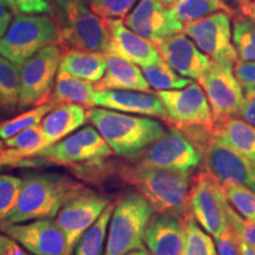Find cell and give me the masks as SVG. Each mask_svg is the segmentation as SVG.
Segmentation results:
<instances>
[{
  "instance_id": "obj_1",
  "label": "cell",
  "mask_w": 255,
  "mask_h": 255,
  "mask_svg": "<svg viewBox=\"0 0 255 255\" xmlns=\"http://www.w3.org/2000/svg\"><path fill=\"white\" fill-rule=\"evenodd\" d=\"M21 178L17 205L2 223L13 225L56 218L71 197L87 188L71 177L56 173H26Z\"/></svg>"
},
{
  "instance_id": "obj_2",
  "label": "cell",
  "mask_w": 255,
  "mask_h": 255,
  "mask_svg": "<svg viewBox=\"0 0 255 255\" xmlns=\"http://www.w3.org/2000/svg\"><path fill=\"white\" fill-rule=\"evenodd\" d=\"M120 173L150 203L155 212L184 218L189 213V174L127 163Z\"/></svg>"
},
{
  "instance_id": "obj_3",
  "label": "cell",
  "mask_w": 255,
  "mask_h": 255,
  "mask_svg": "<svg viewBox=\"0 0 255 255\" xmlns=\"http://www.w3.org/2000/svg\"><path fill=\"white\" fill-rule=\"evenodd\" d=\"M88 117L114 154L127 158L144 150L165 133L163 126L150 117L95 107L88 110Z\"/></svg>"
},
{
  "instance_id": "obj_4",
  "label": "cell",
  "mask_w": 255,
  "mask_h": 255,
  "mask_svg": "<svg viewBox=\"0 0 255 255\" xmlns=\"http://www.w3.org/2000/svg\"><path fill=\"white\" fill-rule=\"evenodd\" d=\"M155 210L138 191H128L115 205L103 255L145 250L146 226Z\"/></svg>"
},
{
  "instance_id": "obj_5",
  "label": "cell",
  "mask_w": 255,
  "mask_h": 255,
  "mask_svg": "<svg viewBox=\"0 0 255 255\" xmlns=\"http://www.w3.org/2000/svg\"><path fill=\"white\" fill-rule=\"evenodd\" d=\"M60 24L49 14L19 13L0 39V55L21 66L25 60L49 45H57Z\"/></svg>"
},
{
  "instance_id": "obj_6",
  "label": "cell",
  "mask_w": 255,
  "mask_h": 255,
  "mask_svg": "<svg viewBox=\"0 0 255 255\" xmlns=\"http://www.w3.org/2000/svg\"><path fill=\"white\" fill-rule=\"evenodd\" d=\"M58 45L63 53L69 50L108 52L111 41L110 23L89 8L83 0H70L63 11Z\"/></svg>"
},
{
  "instance_id": "obj_7",
  "label": "cell",
  "mask_w": 255,
  "mask_h": 255,
  "mask_svg": "<svg viewBox=\"0 0 255 255\" xmlns=\"http://www.w3.org/2000/svg\"><path fill=\"white\" fill-rule=\"evenodd\" d=\"M229 205L225 188L208 171L194 177L189 190V213L205 231L218 238L229 226Z\"/></svg>"
},
{
  "instance_id": "obj_8",
  "label": "cell",
  "mask_w": 255,
  "mask_h": 255,
  "mask_svg": "<svg viewBox=\"0 0 255 255\" xmlns=\"http://www.w3.org/2000/svg\"><path fill=\"white\" fill-rule=\"evenodd\" d=\"M129 158L130 163L143 167L190 174L199 167L202 156L194 143L178 128H171L161 138Z\"/></svg>"
},
{
  "instance_id": "obj_9",
  "label": "cell",
  "mask_w": 255,
  "mask_h": 255,
  "mask_svg": "<svg viewBox=\"0 0 255 255\" xmlns=\"http://www.w3.org/2000/svg\"><path fill=\"white\" fill-rule=\"evenodd\" d=\"M63 51L58 45H49L25 60L20 66V95L18 109L47 103L56 82Z\"/></svg>"
},
{
  "instance_id": "obj_10",
  "label": "cell",
  "mask_w": 255,
  "mask_h": 255,
  "mask_svg": "<svg viewBox=\"0 0 255 255\" xmlns=\"http://www.w3.org/2000/svg\"><path fill=\"white\" fill-rule=\"evenodd\" d=\"M114 154L96 128L85 127L55 144L46 146L37 157L62 165H92L104 162Z\"/></svg>"
},
{
  "instance_id": "obj_11",
  "label": "cell",
  "mask_w": 255,
  "mask_h": 255,
  "mask_svg": "<svg viewBox=\"0 0 255 255\" xmlns=\"http://www.w3.org/2000/svg\"><path fill=\"white\" fill-rule=\"evenodd\" d=\"M234 65L231 62H213L197 81L208 98L215 123L240 116L245 94L234 73Z\"/></svg>"
},
{
  "instance_id": "obj_12",
  "label": "cell",
  "mask_w": 255,
  "mask_h": 255,
  "mask_svg": "<svg viewBox=\"0 0 255 255\" xmlns=\"http://www.w3.org/2000/svg\"><path fill=\"white\" fill-rule=\"evenodd\" d=\"M156 95L164 105L169 123L181 129L194 128L212 131L215 124L214 117L208 98L200 84L191 82L183 89L157 91Z\"/></svg>"
},
{
  "instance_id": "obj_13",
  "label": "cell",
  "mask_w": 255,
  "mask_h": 255,
  "mask_svg": "<svg viewBox=\"0 0 255 255\" xmlns=\"http://www.w3.org/2000/svg\"><path fill=\"white\" fill-rule=\"evenodd\" d=\"M183 33L213 62L237 64L239 60L237 49L232 43L231 14L227 12L219 11L184 24Z\"/></svg>"
},
{
  "instance_id": "obj_14",
  "label": "cell",
  "mask_w": 255,
  "mask_h": 255,
  "mask_svg": "<svg viewBox=\"0 0 255 255\" xmlns=\"http://www.w3.org/2000/svg\"><path fill=\"white\" fill-rule=\"evenodd\" d=\"M110 203L109 196L85 188L63 206L55 221L66 238L68 255H72L79 239L97 221Z\"/></svg>"
},
{
  "instance_id": "obj_15",
  "label": "cell",
  "mask_w": 255,
  "mask_h": 255,
  "mask_svg": "<svg viewBox=\"0 0 255 255\" xmlns=\"http://www.w3.org/2000/svg\"><path fill=\"white\" fill-rule=\"evenodd\" d=\"M206 170L222 184L238 183L255 191V161L209 135L203 146Z\"/></svg>"
},
{
  "instance_id": "obj_16",
  "label": "cell",
  "mask_w": 255,
  "mask_h": 255,
  "mask_svg": "<svg viewBox=\"0 0 255 255\" xmlns=\"http://www.w3.org/2000/svg\"><path fill=\"white\" fill-rule=\"evenodd\" d=\"M4 233L33 255H68L66 238L52 219L33 220L28 223H1Z\"/></svg>"
},
{
  "instance_id": "obj_17",
  "label": "cell",
  "mask_w": 255,
  "mask_h": 255,
  "mask_svg": "<svg viewBox=\"0 0 255 255\" xmlns=\"http://www.w3.org/2000/svg\"><path fill=\"white\" fill-rule=\"evenodd\" d=\"M130 30L156 44L183 32L184 24L173 18L167 6L158 0H141L124 20Z\"/></svg>"
},
{
  "instance_id": "obj_18",
  "label": "cell",
  "mask_w": 255,
  "mask_h": 255,
  "mask_svg": "<svg viewBox=\"0 0 255 255\" xmlns=\"http://www.w3.org/2000/svg\"><path fill=\"white\" fill-rule=\"evenodd\" d=\"M155 45L162 58L186 78L199 81L213 63L187 34L181 32L159 40Z\"/></svg>"
},
{
  "instance_id": "obj_19",
  "label": "cell",
  "mask_w": 255,
  "mask_h": 255,
  "mask_svg": "<svg viewBox=\"0 0 255 255\" xmlns=\"http://www.w3.org/2000/svg\"><path fill=\"white\" fill-rule=\"evenodd\" d=\"M111 41L108 53L127 62L144 68L162 59L157 47L152 41L145 39L130 30L121 19L109 20Z\"/></svg>"
},
{
  "instance_id": "obj_20",
  "label": "cell",
  "mask_w": 255,
  "mask_h": 255,
  "mask_svg": "<svg viewBox=\"0 0 255 255\" xmlns=\"http://www.w3.org/2000/svg\"><path fill=\"white\" fill-rule=\"evenodd\" d=\"M96 107L120 113L156 117L168 122L165 108L158 96L151 92L101 90L96 96Z\"/></svg>"
},
{
  "instance_id": "obj_21",
  "label": "cell",
  "mask_w": 255,
  "mask_h": 255,
  "mask_svg": "<svg viewBox=\"0 0 255 255\" xmlns=\"http://www.w3.org/2000/svg\"><path fill=\"white\" fill-rule=\"evenodd\" d=\"M184 234V218L157 213L146 226L145 246L150 255H181Z\"/></svg>"
},
{
  "instance_id": "obj_22",
  "label": "cell",
  "mask_w": 255,
  "mask_h": 255,
  "mask_svg": "<svg viewBox=\"0 0 255 255\" xmlns=\"http://www.w3.org/2000/svg\"><path fill=\"white\" fill-rule=\"evenodd\" d=\"M107 70L100 82L95 83L101 90H126L150 92V85L138 65L105 52Z\"/></svg>"
},
{
  "instance_id": "obj_23",
  "label": "cell",
  "mask_w": 255,
  "mask_h": 255,
  "mask_svg": "<svg viewBox=\"0 0 255 255\" xmlns=\"http://www.w3.org/2000/svg\"><path fill=\"white\" fill-rule=\"evenodd\" d=\"M88 121V111L83 105L71 103L55 105L40 123L45 133L47 146L72 135Z\"/></svg>"
},
{
  "instance_id": "obj_24",
  "label": "cell",
  "mask_w": 255,
  "mask_h": 255,
  "mask_svg": "<svg viewBox=\"0 0 255 255\" xmlns=\"http://www.w3.org/2000/svg\"><path fill=\"white\" fill-rule=\"evenodd\" d=\"M98 90L91 82L83 81L81 78L73 77L63 69L58 70L57 73L55 88L51 92L47 103L53 105L71 103L79 104L83 107H96V96Z\"/></svg>"
},
{
  "instance_id": "obj_25",
  "label": "cell",
  "mask_w": 255,
  "mask_h": 255,
  "mask_svg": "<svg viewBox=\"0 0 255 255\" xmlns=\"http://www.w3.org/2000/svg\"><path fill=\"white\" fill-rule=\"evenodd\" d=\"M210 136L255 161V126L231 117L214 124Z\"/></svg>"
},
{
  "instance_id": "obj_26",
  "label": "cell",
  "mask_w": 255,
  "mask_h": 255,
  "mask_svg": "<svg viewBox=\"0 0 255 255\" xmlns=\"http://www.w3.org/2000/svg\"><path fill=\"white\" fill-rule=\"evenodd\" d=\"M59 68L73 77L97 83L101 81L107 70L105 52L69 50L63 53Z\"/></svg>"
},
{
  "instance_id": "obj_27",
  "label": "cell",
  "mask_w": 255,
  "mask_h": 255,
  "mask_svg": "<svg viewBox=\"0 0 255 255\" xmlns=\"http://www.w3.org/2000/svg\"><path fill=\"white\" fill-rule=\"evenodd\" d=\"M20 95V66L0 55V111L13 113Z\"/></svg>"
},
{
  "instance_id": "obj_28",
  "label": "cell",
  "mask_w": 255,
  "mask_h": 255,
  "mask_svg": "<svg viewBox=\"0 0 255 255\" xmlns=\"http://www.w3.org/2000/svg\"><path fill=\"white\" fill-rule=\"evenodd\" d=\"M219 11L233 14L232 8L222 0H176L169 7L173 18L182 24L199 20Z\"/></svg>"
},
{
  "instance_id": "obj_29",
  "label": "cell",
  "mask_w": 255,
  "mask_h": 255,
  "mask_svg": "<svg viewBox=\"0 0 255 255\" xmlns=\"http://www.w3.org/2000/svg\"><path fill=\"white\" fill-rule=\"evenodd\" d=\"M116 202H111L94 225L83 234L76 245L73 255H103L104 242Z\"/></svg>"
},
{
  "instance_id": "obj_30",
  "label": "cell",
  "mask_w": 255,
  "mask_h": 255,
  "mask_svg": "<svg viewBox=\"0 0 255 255\" xmlns=\"http://www.w3.org/2000/svg\"><path fill=\"white\" fill-rule=\"evenodd\" d=\"M142 71L149 85L157 91L178 90L188 87L191 83L190 78L177 73L163 58L157 63L142 68Z\"/></svg>"
},
{
  "instance_id": "obj_31",
  "label": "cell",
  "mask_w": 255,
  "mask_h": 255,
  "mask_svg": "<svg viewBox=\"0 0 255 255\" xmlns=\"http://www.w3.org/2000/svg\"><path fill=\"white\" fill-rule=\"evenodd\" d=\"M184 245L181 255H219L212 235L195 221L190 213L184 216Z\"/></svg>"
},
{
  "instance_id": "obj_32",
  "label": "cell",
  "mask_w": 255,
  "mask_h": 255,
  "mask_svg": "<svg viewBox=\"0 0 255 255\" xmlns=\"http://www.w3.org/2000/svg\"><path fill=\"white\" fill-rule=\"evenodd\" d=\"M233 43L239 60L255 62V20L248 15H237L233 24Z\"/></svg>"
},
{
  "instance_id": "obj_33",
  "label": "cell",
  "mask_w": 255,
  "mask_h": 255,
  "mask_svg": "<svg viewBox=\"0 0 255 255\" xmlns=\"http://www.w3.org/2000/svg\"><path fill=\"white\" fill-rule=\"evenodd\" d=\"M55 107L51 103H44L40 105H36L34 108H31L30 110L18 115L11 120H6L0 122V139L11 138L18 132L23 131L27 128L33 126H39L46 114Z\"/></svg>"
},
{
  "instance_id": "obj_34",
  "label": "cell",
  "mask_w": 255,
  "mask_h": 255,
  "mask_svg": "<svg viewBox=\"0 0 255 255\" xmlns=\"http://www.w3.org/2000/svg\"><path fill=\"white\" fill-rule=\"evenodd\" d=\"M228 202L237 209L242 218L255 222V191L238 183H225Z\"/></svg>"
},
{
  "instance_id": "obj_35",
  "label": "cell",
  "mask_w": 255,
  "mask_h": 255,
  "mask_svg": "<svg viewBox=\"0 0 255 255\" xmlns=\"http://www.w3.org/2000/svg\"><path fill=\"white\" fill-rule=\"evenodd\" d=\"M23 178L14 175H0V223H2L17 205Z\"/></svg>"
},
{
  "instance_id": "obj_36",
  "label": "cell",
  "mask_w": 255,
  "mask_h": 255,
  "mask_svg": "<svg viewBox=\"0 0 255 255\" xmlns=\"http://www.w3.org/2000/svg\"><path fill=\"white\" fill-rule=\"evenodd\" d=\"M135 2L136 0H89L91 11L108 20L126 19Z\"/></svg>"
},
{
  "instance_id": "obj_37",
  "label": "cell",
  "mask_w": 255,
  "mask_h": 255,
  "mask_svg": "<svg viewBox=\"0 0 255 255\" xmlns=\"http://www.w3.org/2000/svg\"><path fill=\"white\" fill-rule=\"evenodd\" d=\"M229 225L237 233L239 239H241L250 246L255 247V222L248 221V220L242 218L231 207V209H229Z\"/></svg>"
},
{
  "instance_id": "obj_38",
  "label": "cell",
  "mask_w": 255,
  "mask_h": 255,
  "mask_svg": "<svg viewBox=\"0 0 255 255\" xmlns=\"http://www.w3.org/2000/svg\"><path fill=\"white\" fill-rule=\"evenodd\" d=\"M219 255H240V241L231 225L215 238Z\"/></svg>"
},
{
  "instance_id": "obj_39",
  "label": "cell",
  "mask_w": 255,
  "mask_h": 255,
  "mask_svg": "<svg viewBox=\"0 0 255 255\" xmlns=\"http://www.w3.org/2000/svg\"><path fill=\"white\" fill-rule=\"evenodd\" d=\"M19 13L24 14H53L51 0H15Z\"/></svg>"
},
{
  "instance_id": "obj_40",
  "label": "cell",
  "mask_w": 255,
  "mask_h": 255,
  "mask_svg": "<svg viewBox=\"0 0 255 255\" xmlns=\"http://www.w3.org/2000/svg\"><path fill=\"white\" fill-rule=\"evenodd\" d=\"M234 73L244 89L255 88V62H241L235 64Z\"/></svg>"
},
{
  "instance_id": "obj_41",
  "label": "cell",
  "mask_w": 255,
  "mask_h": 255,
  "mask_svg": "<svg viewBox=\"0 0 255 255\" xmlns=\"http://www.w3.org/2000/svg\"><path fill=\"white\" fill-rule=\"evenodd\" d=\"M240 116L242 120L255 126V88L245 89V100Z\"/></svg>"
},
{
  "instance_id": "obj_42",
  "label": "cell",
  "mask_w": 255,
  "mask_h": 255,
  "mask_svg": "<svg viewBox=\"0 0 255 255\" xmlns=\"http://www.w3.org/2000/svg\"><path fill=\"white\" fill-rule=\"evenodd\" d=\"M0 255H33L7 235L0 234Z\"/></svg>"
},
{
  "instance_id": "obj_43",
  "label": "cell",
  "mask_w": 255,
  "mask_h": 255,
  "mask_svg": "<svg viewBox=\"0 0 255 255\" xmlns=\"http://www.w3.org/2000/svg\"><path fill=\"white\" fill-rule=\"evenodd\" d=\"M12 21V12L0 1V33L4 36Z\"/></svg>"
},
{
  "instance_id": "obj_44",
  "label": "cell",
  "mask_w": 255,
  "mask_h": 255,
  "mask_svg": "<svg viewBox=\"0 0 255 255\" xmlns=\"http://www.w3.org/2000/svg\"><path fill=\"white\" fill-rule=\"evenodd\" d=\"M241 12H242V14L248 15V17L254 19V20H255V0H254V1L248 2V4L245 6V7H242Z\"/></svg>"
},
{
  "instance_id": "obj_45",
  "label": "cell",
  "mask_w": 255,
  "mask_h": 255,
  "mask_svg": "<svg viewBox=\"0 0 255 255\" xmlns=\"http://www.w3.org/2000/svg\"><path fill=\"white\" fill-rule=\"evenodd\" d=\"M239 241H240V255H255V247L250 246L241 239H239Z\"/></svg>"
},
{
  "instance_id": "obj_46",
  "label": "cell",
  "mask_w": 255,
  "mask_h": 255,
  "mask_svg": "<svg viewBox=\"0 0 255 255\" xmlns=\"http://www.w3.org/2000/svg\"><path fill=\"white\" fill-rule=\"evenodd\" d=\"M0 1H1L12 13H19L17 5H15V0H0Z\"/></svg>"
},
{
  "instance_id": "obj_47",
  "label": "cell",
  "mask_w": 255,
  "mask_h": 255,
  "mask_svg": "<svg viewBox=\"0 0 255 255\" xmlns=\"http://www.w3.org/2000/svg\"><path fill=\"white\" fill-rule=\"evenodd\" d=\"M55 2L57 4V6H58L60 11H64V9L66 8V6H68V4L70 2V0H55Z\"/></svg>"
},
{
  "instance_id": "obj_48",
  "label": "cell",
  "mask_w": 255,
  "mask_h": 255,
  "mask_svg": "<svg viewBox=\"0 0 255 255\" xmlns=\"http://www.w3.org/2000/svg\"><path fill=\"white\" fill-rule=\"evenodd\" d=\"M222 1H223V0H222ZM231 1L237 2L239 9H241L242 7H245V6H246L248 2H251V0H231ZM223 2H225V1H223Z\"/></svg>"
},
{
  "instance_id": "obj_49",
  "label": "cell",
  "mask_w": 255,
  "mask_h": 255,
  "mask_svg": "<svg viewBox=\"0 0 255 255\" xmlns=\"http://www.w3.org/2000/svg\"><path fill=\"white\" fill-rule=\"evenodd\" d=\"M124 255H150L145 250H139V251H132L130 253H127Z\"/></svg>"
},
{
  "instance_id": "obj_50",
  "label": "cell",
  "mask_w": 255,
  "mask_h": 255,
  "mask_svg": "<svg viewBox=\"0 0 255 255\" xmlns=\"http://www.w3.org/2000/svg\"><path fill=\"white\" fill-rule=\"evenodd\" d=\"M6 149V145H5V142L2 141V139H0V154H1L2 151H4Z\"/></svg>"
},
{
  "instance_id": "obj_51",
  "label": "cell",
  "mask_w": 255,
  "mask_h": 255,
  "mask_svg": "<svg viewBox=\"0 0 255 255\" xmlns=\"http://www.w3.org/2000/svg\"><path fill=\"white\" fill-rule=\"evenodd\" d=\"M158 1H161L162 4L163 5H165V6H168V0H158Z\"/></svg>"
},
{
  "instance_id": "obj_52",
  "label": "cell",
  "mask_w": 255,
  "mask_h": 255,
  "mask_svg": "<svg viewBox=\"0 0 255 255\" xmlns=\"http://www.w3.org/2000/svg\"><path fill=\"white\" fill-rule=\"evenodd\" d=\"M176 0H168V6H171Z\"/></svg>"
},
{
  "instance_id": "obj_53",
  "label": "cell",
  "mask_w": 255,
  "mask_h": 255,
  "mask_svg": "<svg viewBox=\"0 0 255 255\" xmlns=\"http://www.w3.org/2000/svg\"><path fill=\"white\" fill-rule=\"evenodd\" d=\"M1 169H2V165H0V171H1Z\"/></svg>"
},
{
  "instance_id": "obj_54",
  "label": "cell",
  "mask_w": 255,
  "mask_h": 255,
  "mask_svg": "<svg viewBox=\"0 0 255 255\" xmlns=\"http://www.w3.org/2000/svg\"><path fill=\"white\" fill-rule=\"evenodd\" d=\"M1 37H2V34H1V33H0V39H1Z\"/></svg>"
}]
</instances>
